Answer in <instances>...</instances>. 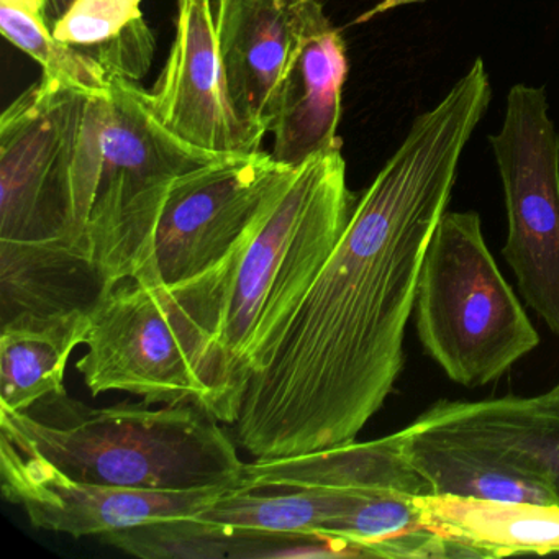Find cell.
<instances>
[{"label":"cell","instance_id":"obj_1","mask_svg":"<svg viewBox=\"0 0 559 559\" xmlns=\"http://www.w3.org/2000/svg\"><path fill=\"white\" fill-rule=\"evenodd\" d=\"M490 99L476 58L356 201L273 362L245 392L235 441L253 460L352 443L381 411L404 369L428 245Z\"/></svg>","mask_w":559,"mask_h":559},{"label":"cell","instance_id":"obj_2","mask_svg":"<svg viewBox=\"0 0 559 559\" xmlns=\"http://www.w3.org/2000/svg\"><path fill=\"white\" fill-rule=\"evenodd\" d=\"M358 199L342 148L293 169L240 243L217 266L163 289L202 384L198 405L234 425L254 376L270 368Z\"/></svg>","mask_w":559,"mask_h":559},{"label":"cell","instance_id":"obj_3","mask_svg":"<svg viewBox=\"0 0 559 559\" xmlns=\"http://www.w3.org/2000/svg\"><path fill=\"white\" fill-rule=\"evenodd\" d=\"M0 438L84 483L186 492L238 489L245 463L201 405L94 408L67 392L24 412L0 408Z\"/></svg>","mask_w":559,"mask_h":559},{"label":"cell","instance_id":"obj_4","mask_svg":"<svg viewBox=\"0 0 559 559\" xmlns=\"http://www.w3.org/2000/svg\"><path fill=\"white\" fill-rule=\"evenodd\" d=\"M104 97L41 74L2 112L0 241L87 251Z\"/></svg>","mask_w":559,"mask_h":559},{"label":"cell","instance_id":"obj_5","mask_svg":"<svg viewBox=\"0 0 559 559\" xmlns=\"http://www.w3.org/2000/svg\"><path fill=\"white\" fill-rule=\"evenodd\" d=\"M415 322L425 353L469 389L496 381L539 345L473 211L441 217L425 254Z\"/></svg>","mask_w":559,"mask_h":559},{"label":"cell","instance_id":"obj_6","mask_svg":"<svg viewBox=\"0 0 559 559\" xmlns=\"http://www.w3.org/2000/svg\"><path fill=\"white\" fill-rule=\"evenodd\" d=\"M110 78L100 120L96 199L86 227L91 260L107 284L136 277L176 179L218 156L173 135L153 114L148 91Z\"/></svg>","mask_w":559,"mask_h":559},{"label":"cell","instance_id":"obj_7","mask_svg":"<svg viewBox=\"0 0 559 559\" xmlns=\"http://www.w3.org/2000/svg\"><path fill=\"white\" fill-rule=\"evenodd\" d=\"M489 143L509 218L503 258L525 302L559 338V133L545 87H510Z\"/></svg>","mask_w":559,"mask_h":559},{"label":"cell","instance_id":"obj_8","mask_svg":"<svg viewBox=\"0 0 559 559\" xmlns=\"http://www.w3.org/2000/svg\"><path fill=\"white\" fill-rule=\"evenodd\" d=\"M294 168L271 152L224 155L169 189L139 280L175 289L221 264L281 191Z\"/></svg>","mask_w":559,"mask_h":559},{"label":"cell","instance_id":"obj_9","mask_svg":"<svg viewBox=\"0 0 559 559\" xmlns=\"http://www.w3.org/2000/svg\"><path fill=\"white\" fill-rule=\"evenodd\" d=\"M87 320L76 369L94 397L129 392L150 405L198 404L201 379L162 287L139 277L107 284Z\"/></svg>","mask_w":559,"mask_h":559},{"label":"cell","instance_id":"obj_10","mask_svg":"<svg viewBox=\"0 0 559 559\" xmlns=\"http://www.w3.org/2000/svg\"><path fill=\"white\" fill-rule=\"evenodd\" d=\"M2 492L32 525L73 538L104 536L156 520L198 515L228 489H127L84 483L0 438Z\"/></svg>","mask_w":559,"mask_h":559},{"label":"cell","instance_id":"obj_11","mask_svg":"<svg viewBox=\"0 0 559 559\" xmlns=\"http://www.w3.org/2000/svg\"><path fill=\"white\" fill-rule=\"evenodd\" d=\"M148 103L158 122L214 155L260 152L264 136L231 103L218 53L212 0H176V35Z\"/></svg>","mask_w":559,"mask_h":559},{"label":"cell","instance_id":"obj_12","mask_svg":"<svg viewBox=\"0 0 559 559\" xmlns=\"http://www.w3.org/2000/svg\"><path fill=\"white\" fill-rule=\"evenodd\" d=\"M322 0H212L218 53L238 116L266 136L281 84Z\"/></svg>","mask_w":559,"mask_h":559},{"label":"cell","instance_id":"obj_13","mask_svg":"<svg viewBox=\"0 0 559 559\" xmlns=\"http://www.w3.org/2000/svg\"><path fill=\"white\" fill-rule=\"evenodd\" d=\"M348 53L342 32L320 4L281 84L271 155L287 168L342 148L338 136Z\"/></svg>","mask_w":559,"mask_h":559},{"label":"cell","instance_id":"obj_14","mask_svg":"<svg viewBox=\"0 0 559 559\" xmlns=\"http://www.w3.org/2000/svg\"><path fill=\"white\" fill-rule=\"evenodd\" d=\"M238 489L430 493L427 480L405 456L402 430L378 440H355L306 454L253 460L245 463Z\"/></svg>","mask_w":559,"mask_h":559},{"label":"cell","instance_id":"obj_15","mask_svg":"<svg viewBox=\"0 0 559 559\" xmlns=\"http://www.w3.org/2000/svg\"><path fill=\"white\" fill-rule=\"evenodd\" d=\"M418 425L469 441L542 477L559 500V414L538 397L438 401Z\"/></svg>","mask_w":559,"mask_h":559},{"label":"cell","instance_id":"obj_16","mask_svg":"<svg viewBox=\"0 0 559 559\" xmlns=\"http://www.w3.org/2000/svg\"><path fill=\"white\" fill-rule=\"evenodd\" d=\"M106 281L90 253L68 243L0 241V323L90 312Z\"/></svg>","mask_w":559,"mask_h":559},{"label":"cell","instance_id":"obj_17","mask_svg":"<svg viewBox=\"0 0 559 559\" xmlns=\"http://www.w3.org/2000/svg\"><path fill=\"white\" fill-rule=\"evenodd\" d=\"M425 526L466 546L474 558L559 552V503L499 502L425 493Z\"/></svg>","mask_w":559,"mask_h":559},{"label":"cell","instance_id":"obj_18","mask_svg":"<svg viewBox=\"0 0 559 559\" xmlns=\"http://www.w3.org/2000/svg\"><path fill=\"white\" fill-rule=\"evenodd\" d=\"M412 466L427 480L430 493L499 502L559 503L548 483L484 448L421 427L402 430Z\"/></svg>","mask_w":559,"mask_h":559},{"label":"cell","instance_id":"obj_19","mask_svg":"<svg viewBox=\"0 0 559 559\" xmlns=\"http://www.w3.org/2000/svg\"><path fill=\"white\" fill-rule=\"evenodd\" d=\"M87 312L17 319L0 332V408L24 412L63 394L71 353L86 342Z\"/></svg>","mask_w":559,"mask_h":559},{"label":"cell","instance_id":"obj_20","mask_svg":"<svg viewBox=\"0 0 559 559\" xmlns=\"http://www.w3.org/2000/svg\"><path fill=\"white\" fill-rule=\"evenodd\" d=\"M368 496L371 493L330 489H228L198 516L230 532L317 535Z\"/></svg>","mask_w":559,"mask_h":559},{"label":"cell","instance_id":"obj_21","mask_svg":"<svg viewBox=\"0 0 559 559\" xmlns=\"http://www.w3.org/2000/svg\"><path fill=\"white\" fill-rule=\"evenodd\" d=\"M140 4L142 0H76L50 28L58 40L96 61L109 76L140 83L156 50Z\"/></svg>","mask_w":559,"mask_h":559},{"label":"cell","instance_id":"obj_22","mask_svg":"<svg viewBox=\"0 0 559 559\" xmlns=\"http://www.w3.org/2000/svg\"><path fill=\"white\" fill-rule=\"evenodd\" d=\"M0 32L19 50L37 61L45 76L90 96L109 94L107 71L55 37L47 21V2H0Z\"/></svg>","mask_w":559,"mask_h":559},{"label":"cell","instance_id":"obj_23","mask_svg":"<svg viewBox=\"0 0 559 559\" xmlns=\"http://www.w3.org/2000/svg\"><path fill=\"white\" fill-rule=\"evenodd\" d=\"M127 555L145 559L231 558L235 535L198 515L156 520L100 536Z\"/></svg>","mask_w":559,"mask_h":559},{"label":"cell","instance_id":"obj_24","mask_svg":"<svg viewBox=\"0 0 559 559\" xmlns=\"http://www.w3.org/2000/svg\"><path fill=\"white\" fill-rule=\"evenodd\" d=\"M421 2H427V0H381L374 8L358 15L355 22H353V25L366 24V22L372 21V19L379 17V15L388 14V12L394 11V9L405 8V5L421 4Z\"/></svg>","mask_w":559,"mask_h":559},{"label":"cell","instance_id":"obj_25","mask_svg":"<svg viewBox=\"0 0 559 559\" xmlns=\"http://www.w3.org/2000/svg\"><path fill=\"white\" fill-rule=\"evenodd\" d=\"M76 0H48L47 4V21L48 24H53L58 19L67 14L68 9L74 4Z\"/></svg>","mask_w":559,"mask_h":559},{"label":"cell","instance_id":"obj_26","mask_svg":"<svg viewBox=\"0 0 559 559\" xmlns=\"http://www.w3.org/2000/svg\"><path fill=\"white\" fill-rule=\"evenodd\" d=\"M538 401L542 402L545 407L551 408V411L558 412L559 414V382L551 389V391L545 392V394L536 395Z\"/></svg>","mask_w":559,"mask_h":559}]
</instances>
